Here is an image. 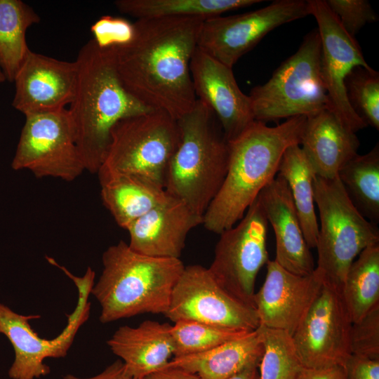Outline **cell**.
<instances>
[{
  "instance_id": "cell-3",
  "label": "cell",
  "mask_w": 379,
  "mask_h": 379,
  "mask_svg": "<svg viewBox=\"0 0 379 379\" xmlns=\"http://www.w3.org/2000/svg\"><path fill=\"white\" fill-rule=\"evenodd\" d=\"M75 61L78 80L69 112L85 170L97 174L107 152L113 126L121 119L152 110L136 100L122 85L112 47L101 48L91 39L81 48Z\"/></svg>"
},
{
  "instance_id": "cell-30",
  "label": "cell",
  "mask_w": 379,
  "mask_h": 379,
  "mask_svg": "<svg viewBox=\"0 0 379 379\" xmlns=\"http://www.w3.org/2000/svg\"><path fill=\"white\" fill-rule=\"evenodd\" d=\"M263 354L258 366L260 379H298L304 368L291 335L260 326Z\"/></svg>"
},
{
  "instance_id": "cell-18",
  "label": "cell",
  "mask_w": 379,
  "mask_h": 379,
  "mask_svg": "<svg viewBox=\"0 0 379 379\" xmlns=\"http://www.w3.org/2000/svg\"><path fill=\"white\" fill-rule=\"evenodd\" d=\"M78 80L76 61L32 52L17 73L13 107L25 116L65 109L74 100Z\"/></svg>"
},
{
  "instance_id": "cell-34",
  "label": "cell",
  "mask_w": 379,
  "mask_h": 379,
  "mask_svg": "<svg viewBox=\"0 0 379 379\" xmlns=\"http://www.w3.org/2000/svg\"><path fill=\"white\" fill-rule=\"evenodd\" d=\"M345 30L354 36L367 23L378 20L377 14L366 0H324Z\"/></svg>"
},
{
  "instance_id": "cell-19",
  "label": "cell",
  "mask_w": 379,
  "mask_h": 379,
  "mask_svg": "<svg viewBox=\"0 0 379 379\" xmlns=\"http://www.w3.org/2000/svg\"><path fill=\"white\" fill-rule=\"evenodd\" d=\"M204 217L184 202L168 199L133 222L128 228V246L148 256L180 258L190 231L203 224Z\"/></svg>"
},
{
  "instance_id": "cell-8",
  "label": "cell",
  "mask_w": 379,
  "mask_h": 379,
  "mask_svg": "<svg viewBox=\"0 0 379 379\" xmlns=\"http://www.w3.org/2000/svg\"><path fill=\"white\" fill-rule=\"evenodd\" d=\"M180 141L178 119L152 110L124 118L112 128L98 177L135 174L165 186L169 164Z\"/></svg>"
},
{
  "instance_id": "cell-36",
  "label": "cell",
  "mask_w": 379,
  "mask_h": 379,
  "mask_svg": "<svg viewBox=\"0 0 379 379\" xmlns=\"http://www.w3.org/2000/svg\"><path fill=\"white\" fill-rule=\"evenodd\" d=\"M343 366L346 379H379V359L351 354Z\"/></svg>"
},
{
  "instance_id": "cell-4",
  "label": "cell",
  "mask_w": 379,
  "mask_h": 379,
  "mask_svg": "<svg viewBox=\"0 0 379 379\" xmlns=\"http://www.w3.org/2000/svg\"><path fill=\"white\" fill-rule=\"evenodd\" d=\"M102 261V274L91 293L101 306L103 324L146 313L165 314L185 267L180 258L139 253L124 241L108 247Z\"/></svg>"
},
{
  "instance_id": "cell-1",
  "label": "cell",
  "mask_w": 379,
  "mask_h": 379,
  "mask_svg": "<svg viewBox=\"0 0 379 379\" xmlns=\"http://www.w3.org/2000/svg\"><path fill=\"white\" fill-rule=\"evenodd\" d=\"M204 20L197 18L138 19L133 39L112 48L125 89L152 110L179 119L197 97L190 64Z\"/></svg>"
},
{
  "instance_id": "cell-38",
  "label": "cell",
  "mask_w": 379,
  "mask_h": 379,
  "mask_svg": "<svg viewBox=\"0 0 379 379\" xmlns=\"http://www.w3.org/2000/svg\"><path fill=\"white\" fill-rule=\"evenodd\" d=\"M64 379H136L129 375L125 370L124 363L117 360L106 367L100 373L89 378H80L72 374H67Z\"/></svg>"
},
{
  "instance_id": "cell-28",
  "label": "cell",
  "mask_w": 379,
  "mask_h": 379,
  "mask_svg": "<svg viewBox=\"0 0 379 379\" xmlns=\"http://www.w3.org/2000/svg\"><path fill=\"white\" fill-rule=\"evenodd\" d=\"M351 202L368 221L379 222V145L357 154L338 173Z\"/></svg>"
},
{
  "instance_id": "cell-21",
  "label": "cell",
  "mask_w": 379,
  "mask_h": 379,
  "mask_svg": "<svg viewBox=\"0 0 379 379\" xmlns=\"http://www.w3.org/2000/svg\"><path fill=\"white\" fill-rule=\"evenodd\" d=\"M300 145L315 175L327 179L357 154L360 142L328 109L306 119Z\"/></svg>"
},
{
  "instance_id": "cell-2",
  "label": "cell",
  "mask_w": 379,
  "mask_h": 379,
  "mask_svg": "<svg viewBox=\"0 0 379 379\" xmlns=\"http://www.w3.org/2000/svg\"><path fill=\"white\" fill-rule=\"evenodd\" d=\"M306 119L294 117L275 126L255 120L229 142L225 180L204 215L207 230L220 234L244 217L261 190L276 177L286 149L300 145Z\"/></svg>"
},
{
  "instance_id": "cell-25",
  "label": "cell",
  "mask_w": 379,
  "mask_h": 379,
  "mask_svg": "<svg viewBox=\"0 0 379 379\" xmlns=\"http://www.w3.org/2000/svg\"><path fill=\"white\" fill-rule=\"evenodd\" d=\"M277 174L287 182L307 246L310 248H316L319 232L314 198L316 175L300 145L286 149Z\"/></svg>"
},
{
  "instance_id": "cell-17",
  "label": "cell",
  "mask_w": 379,
  "mask_h": 379,
  "mask_svg": "<svg viewBox=\"0 0 379 379\" xmlns=\"http://www.w3.org/2000/svg\"><path fill=\"white\" fill-rule=\"evenodd\" d=\"M265 279L253 297L260 326L292 336L316 298L323 279L315 271L298 275L274 260L267 262Z\"/></svg>"
},
{
  "instance_id": "cell-33",
  "label": "cell",
  "mask_w": 379,
  "mask_h": 379,
  "mask_svg": "<svg viewBox=\"0 0 379 379\" xmlns=\"http://www.w3.org/2000/svg\"><path fill=\"white\" fill-rule=\"evenodd\" d=\"M350 350L352 354L379 359V306L352 323Z\"/></svg>"
},
{
  "instance_id": "cell-9",
  "label": "cell",
  "mask_w": 379,
  "mask_h": 379,
  "mask_svg": "<svg viewBox=\"0 0 379 379\" xmlns=\"http://www.w3.org/2000/svg\"><path fill=\"white\" fill-rule=\"evenodd\" d=\"M54 266L74 282L78 291L76 307L67 314V325L57 337L46 339L32 329L29 320L39 319L40 315L20 314L0 302V333L8 339L15 353L8 373L11 379H36L48 375L51 369L44 360L65 357L79 329L89 317L88 296L94 285L95 272L88 267L84 276L77 277L58 262Z\"/></svg>"
},
{
  "instance_id": "cell-31",
  "label": "cell",
  "mask_w": 379,
  "mask_h": 379,
  "mask_svg": "<svg viewBox=\"0 0 379 379\" xmlns=\"http://www.w3.org/2000/svg\"><path fill=\"white\" fill-rule=\"evenodd\" d=\"M174 323L171 326L174 343L173 357L206 352L251 332L190 320H180Z\"/></svg>"
},
{
  "instance_id": "cell-24",
  "label": "cell",
  "mask_w": 379,
  "mask_h": 379,
  "mask_svg": "<svg viewBox=\"0 0 379 379\" xmlns=\"http://www.w3.org/2000/svg\"><path fill=\"white\" fill-rule=\"evenodd\" d=\"M98 179L104 206L125 230L168 197L161 185L141 175L113 174Z\"/></svg>"
},
{
  "instance_id": "cell-12",
  "label": "cell",
  "mask_w": 379,
  "mask_h": 379,
  "mask_svg": "<svg viewBox=\"0 0 379 379\" xmlns=\"http://www.w3.org/2000/svg\"><path fill=\"white\" fill-rule=\"evenodd\" d=\"M309 15L307 1L276 0L244 13L206 19L201 27L197 47L232 68L274 29Z\"/></svg>"
},
{
  "instance_id": "cell-37",
  "label": "cell",
  "mask_w": 379,
  "mask_h": 379,
  "mask_svg": "<svg viewBox=\"0 0 379 379\" xmlns=\"http://www.w3.org/2000/svg\"><path fill=\"white\" fill-rule=\"evenodd\" d=\"M298 379H346L343 366L320 368H303Z\"/></svg>"
},
{
  "instance_id": "cell-7",
  "label": "cell",
  "mask_w": 379,
  "mask_h": 379,
  "mask_svg": "<svg viewBox=\"0 0 379 379\" xmlns=\"http://www.w3.org/2000/svg\"><path fill=\"white\" fill-rule=\"evenodd\" d=\"M248 96L255 120L265 123L308 117L328 109L317 28L305 35L297 51L274 70L266 83L253 87Z\"/></svg>"
},
{
  "instance_id": "cell-39",
  "label": "cell",
  "mask_w": 379,
  "mask_h": 379,
  "mask_svg": "<svg viewBox=\"0 0 379 379\" xmlns=\"http://www.w3.org/2000/svg\"><path fill=\"white\" fill-rule=\"evenodd\" d=\"M143 379H200L195 373L177 366L166 365Z\"/></svg>"
},
{
  "instance_id": "cell-23",
  "label": "cell",
  "mask_w": 379,
  "mask_h": 379,
  "mask_svg": "<svg viewBox=\"0 0 379 379\" xmlns=\"http://www.w3.org/2000/svg\"><path fill=\"white\" fill-rule=\"evenodd\" d=\"M263 350L259 327L206 352L173 357L166 365L195 373L200 379H229L247 367L259 366Z\"/></svg>"
},
{
  "instance_id": "cell-20",
  "label": "cell",
  "mask_w": 379,
  "mask_h": 379,
  "mask_svg": "<svg viewBox=\"0 0 379 379\" xmlns=\"http://www.w3.org/2000/svg\"><path fill=\"white\" fill-rule=\"evenodd\" d=\"M258 197L276 240L274 260L298 275L315 270L312 255L304 238L293 201L284 178L279 174L260 192Z\"/></svg>"
},
{
  "instance_id": "cell-13",
  "label": "cell",
  "mask_w": 379,
  "mask_h": 379,
  "mask_svg": "<svg viewBox=\"0 0 379 379\" xmlns=\"http://www.w3.org/2000/svg\"><path fill=\"white\" fill-rule=\"evenodd\" d=\"M164 315L173 322L195 321L238 331L260 327L255 309L230 294L199 265L185 267Z\"/></svg>"
},
{
  "instance_id": "cell-16",
  "label": "cell",
  "mask_w": 379,
  "mask_h": 379,
  "mask_svg": "<svg viewBox=\"0 0 379 379\" xmlns=\"http://www.w3.org/2000/svg\"><path fill=\"white\" fill-rule=\"evenodd\" d=\"M190 69L197 99L214 112L228 142L234 140L255 119L251 99L239 88L232 68L197 47Z\"/></svg>"
},
{
  "instance_id": "cell-22",
  "label": "cell",
  "mask_w": 379,
  "mask_h": 379,
  "mask_svg": "<svg viewBox=\"0 0 379 379\" xmlns=\"http://www.w3.org/2000/svg\"><path fill=\"white\" fill-rule=\"evenodd\" d=\"M171 325L146 320L137 327H119L107 341L122 359L126 372L136 379L164 368L173 355Z\"/></svg>"
},
{
  "instance_id": "cell-5",
  "label": "cell",
  "mask_w": 379,
  "mask_h": 379,
  "mask_svg": "<svg viewBox=\"0 0 379 379\" xmlns=\"http://www.w3.org/2000/svg\"><path fill=\"white\" fill-rule=\"evenodd\" d=\"M178 122L180 141L169 164L164 189L204 217L225 180L230 143L214 112L198 99Z\"/></svg>"
},
{
  "instance_id": "cell-6",
  "label": "cell",
  "mask_w": 379,
  "mask_h": 379,
  "mask_svg": "<svg viewBox=\"0 0 379 379\" xmlns=\"http://www.w3.org/2000/svg\"><path fill=\"white\" fill-rule=\"evenodd\" d=\"M314 198L320 217L315 271L341 290L353 261L364 249L379 244V230L354 206L338 176L316 175Z\"/></svg>"
},
{
  "instance_id": "cell-41",
  "label": "cell",
  "mask_w": 379,
  "mask_h": 379,
  "mask_svg": "<svg viewBox=\"0 0 379 379\" xmlns=\"http://www.w3.org/2000/svg\"><path fill=\"white\" fill-rule=\"evenodd\" d=\"M6 80V77H5L4 74V72L2 70V68H1V64H0V83H3Z\"/></svg>"
},
{
  "instance_id": "cell-32",
  "label": "cell",
  "mask_w": 379,
  "mask_h": 379,
  "mask_svg": "<svg viewBox=\"0 0 379 379\" xmlns=\"http://www.w3.org/2000/svg\"><path fill=\"white\" fill-rule=\"evenodd\" d=\"M349 103L366 124L379 130V73L372 67H357L345 81Z\"/></svg>"
},
{
  "instance_id": "cell-10",
  "label": "cell",
  "mask_w": 379,
  "mask_h": 379,
  "mask_svg": "<svg viewBox=\"0 0 379 379\" xmlns=\"http://www.w3.org/2000/svg\"><path fill=\"white\" fill-rule=\"evenodd\" d=\"M268 224L258 196L239 222L220 234L208 268L221 287L253 307L255 279L269 260Z\"/></svg>"
},
{
  "instance_id": "cell-29",
  "label": "cell",
  "mask_w": 379,
  "mask_h": 379,
  "mask_svg": "<svg viewBox=\"0 0 379 379\" xmlns=\"http://www.w3.org/2000/svg\"><path fill=\"white\" fill-rule=\"evenodd\" d=\"M341 293L352 322L379 306V244L364 249L353 261Z\"/></svg>"
},
{
  "instance_id": "cell-11",
  "label": "cell",
  "mask_w": 379,
  "mask_h": 379,
  "mask_svg": "<svg viewBox=\"0 0 379 379\" xmlns=\"http://www.w3.org/2000/svg\"><path fill=\"white\" fill-rule=\"evenodd\" d=\"M11 167L28 170L37 178L67 182L83 173L86 170L69 109L26 115Z\"/></svg>"
},
{
  "instance_id": "cell-15",
  "label": "cell",
  "mask_w": 379,
  "mask_h": 379,
  "mask_svg": "<svg viewBox=\"0 0 379 379\" xmlns=\"http://www.w3.org/2000/svg\"><path fill=\"white\" fill-rule=\"evenodd\" d=\"M310 15L317 22L321 40V71L329 100L330 110L347 129L354 133L367 127L351 107L345 81L357 67L369 69L354 37L342 27L324 0H308Z\"/></svg>"
},
{
  "instance_id": "cell-27",
  "label": "cell",
  "mask_w": 379,
  "mask_h": 379,
  "mask_svg": "<svg viewBox=\"0 0 379 379\" xmlns=\"http://www.w3.org/2000/svg\"><path fill=\"white\" fill-rule=\"evenodd\" d=\"M260 0H117L116 8L138 19L197 18L204 20L262 2Z\"/></svg>"
},
{
  "instance_id": "cell-35",
  "label": "cell",
  "mask_w": 379,
  "mask_h": 379,
  "mask_svg": "<svg viewBox=\"0 0 379 379\" xmlns=\"http://www.w3.org/2000/svg\"><path fill=\"white\" fill-rule=\"evenodd\" d=\"M93 40L101 48H110L129 43L135 33L134 25L121 18L103 15L91 27Z\"/></svg>"
},
{
  "instance_id": "cell-40",
  "label": "cell",
  "mask_w": 379,
  "mask_h": 379,
  "mask_svg": "<svg viewBox=\"0 0 379 379\" xmlns=\"http://www.w3.org/2000/svg\"><path fill=\"white\" fill-rule=\"evenodd\" d=\"M229 379H260L258 366H251Z\"/></svg>"
},
{
  "instance_id": "cell-14",
  "label": "cell",
  "mask_w": 379,
  "mask_h": 379,
  "mask_svg": "<svg viewBox=\"0 0 379 379\" xmlns=\"http://www.w3.org/2000/svg\"><path fill=\"white\" fill-rule=\"evenodd\" d=\"M352 323L341 290L323 281L316 298L291 336L302 366L309 368L343 366L351 354Z\"/></svg>"
},
{
  "instance_id": "cell-26",
  "label": "cell",
  "mask_w": 379,
  "mask_h": 379,
  "mask_svg": "<svg viewBox=\"0 0 379 379\" xmlns=\"http://www.w3.org/2000/svg\"><path fill=\"white\" fill-rule=\"evenodd\" d=\"M41 20L21 0H0V64L6 80L15 77L31 51L26 41L29 27Z\"/></svg>"
}]
</instances>
